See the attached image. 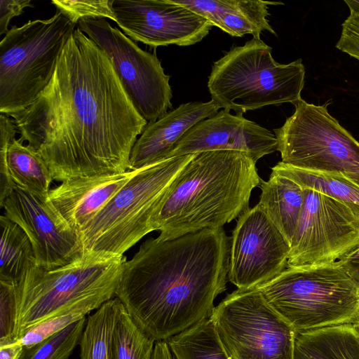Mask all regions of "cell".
Listing matches in <instances>:
<instances>
[{"instance_id":"obj_1","label":"cell","mask_w":359,"mask_h":359,"mask_svg":"<svg viewBox=\"0 0 359 359\" xmlns=\"http://www.w3.org/2000/svg\"><path fill=\"white\" fill-rule=\"evenodd\" d=\"M20 140L43 158L53 180L123 173L147 125L106 53L79 28L52 78L27 108L11 114Z\"/></svg>"},{"instance_id":"obj_2","label":"cell","mask_w":359,"mask_h":359,"mask_svg":"<svg viewBox=\"0 0 359 359\" xmlns=\"http://www.w3.org/2000/svg\"><path fill=\"white\" fill-rule=\"evenodd\" d=\"M230 243L223 228L147 239L124 262L115 297L149 337L167 341L212 315L226 288Z\"/></svg>"},{"instance_id":"obj_3","label":"cell","mask_w":359,"mask_h":359,"mask_svg":"<svg viewBox=\"0 0 359 359\" xmlns=\"http://www.w3.org/2000/svg\"><path fill=\"white\" fill-rule=\"evenodd\" d=\"M256 162L234 151L194 154L165 194L154 219V231L170 239L203 229H217L249 208L259 187Z\"/></svg>"},{"instance_id":"obj_4","label":"cell","mask_w":359,"mask_h":359,"mask_svg":"<svg viewBox=\"0 0 359 359\" xmlns=\"http://www.w3.org/2000/svg\"><path fill=\"white\" fill-rule=\"evenodd\" d=\"M257 289L297 333L359 323V281L339 261L287 266Z\"/></svg>"},{"instance_id":"obj_5","label":"cell","mask_w":359,"mask_h":359,"mask_svg":"<svg viewBox=\"0 0 359 359\" xmlns=\"http://www.w3.org/2000/svg\"><path fill=\"white\" fill-rule=\"evenodd\" d=\"M194 155L171 157L136 170L123 187L79 233L83 254L121 257L154 231L156 212L172 181Z\"/></svg>"},{"instance_id":"obj_6","label":"cell","mask_w":359,"mask_h":359,"mask_svg":"<svg viewBox=\"0 0 359 359\" xmlns=\"http://www.w3.org/2000/svg\"><path fill=\"white\" fill-rule=\"evenodd\" d=\"M272 48L252 38L233 46L212 66L208 88L220 108L243 114L269 105L302 100L305 68L301 58L277 62Z\"/></svg>"},{"instance_id":"obj_7","label":"cell","mask_w":359,"mask_h":359,"mask_svg":"<svg viewBox=\"0 0 359 359\" xmlns=\"http://www.w3.org/2000/svg\"><path fill=\"white\" fill-rule=\"evenodd\" d=\"M76 25L57 10L48 20L12 26L0 42V113L29 106L49 83Z\"/></svg>"},{"instance_id":"obj_8","label":"cell","mask_w":359,"mask_h":359,"mask_svg":"<svg viewBox=\"0 0 359 359\" xmlns=\"http://www.w3.org/2000/svg\"><path fill=\"white\" fill-rule=\"evenodd\" d=\"M126 260L88 254L55 269L34 262L15 283L18 305L16 338L29 327L93 292L117 287Z\"/></svg>"},{"instance_id":"obj_9","label":"cell","mask_w":359,"mask_h":359,"mask_svg":"<svg viewBox=\"0 0 359 359\" xmlns=\"http://www.w3.org/2000/svg\"><path fill=\"white\" fill-rule=\"evenodd\" d=\"M323 105L303 99L294 112L273 129L282 162L313 171L339 172L359 186V142Z\"/></svg>"},{"instance_id":"obj_10","label":"cell","mask_w":359,"mask_h":359,"mask_svg":"<svg viewBox=\"0 0 359 359\" xmlns=\"http://www.w3.org/2000/svg\"><path fill=\"white\" fill-rule=\"evenodd\" d=\"M210 317L229 359H294L296 332L258 289L232 292Z\"/></svg>"},{"instance_id":"obj_11","label":"cell","mask_w":359,"mask_h":359,"mask_svg":"<svg viewBox=\"0 0 359 359\" xmlns=\"http://www.w3.org/2000/svg\"><path fill=\"white\" fill-rule=\"evenodd\" d=\"M77 28L106 53L135 108L148 123L172 109L170 76L155 53L141 49L106 18L80 20Z\"/></svg>"},{"instance_id":"obj_12","label":"cell","mask_w":359,"mask_h":359,"mask_svg":"<svg viewBox=\"0 0 359 359\" xmlns=\"http://www.w3.org/2000/svg\"><path fill=\"white\" fill-rule=\"evenodd\" d=\"M304 201L293 236L287 266L339 261L359 245V217L341 201L304 189Z\"/></svg>"},{"instance_id":"obj_13","label":"cell","mask_w":359,"mask_h":359,"mask_svg":"<svg viewBox=\"0 0 359 359\" xmlns=\"http://www.w3.org/2000/svg\"><path fill=\"white\" fill-rule=\"evenodd\" d=\"M290 244L259 204L238 219L230 243L228 280L240 290L257 288L287 266Z\"/></svg>"},{"instance_id":"obj_14","label":"cell","mask_w":359,"mask_h":359,"mask_svg":"<svg viewBox=\"0 0 359 359\" xmlns=\"http://www.w3.org/2000/svg\"><path fill=\"white\" fill-rule=\"evenodd\" d=\"M116 22L134 41L153 48L196 44L213 25L172 0H113Z\"/></svg>"},{"instance_id":"obj_15","label":"cell","mask_w":359,"mask_h":359,"mask_svg":"<svg viewBox=\"0 0 359 359\" xmlns=\"http://www.w3.org/2000/svg\"><path fill=\"white\" fill-rule=\"evenodd\" d=\"M1 208L4 215L28 236L36 265L55 269L83 255L79 233L67 225L46 201L15 186Z\"/></svg>"},{"instance_id":"obj_16","label":"cell","mask_w":359,"mask_h":359,"mask_svg":"<svg viewBox=\"0 0 359 359\" xmlns=\"http://www.w3.org/2000/svg\"><path fill=\"white\" fill-rule=\"evenodd\" d=\"M211 151L242 152L257 161L277 151L276 138L270 130L223 109L190 128L169 158Z\"/></svg>"},{"instance_id":"obj_17","label":"cell","mask_w":359,"mask_h":359,"mask_svg":"<svg viewBox=\"0 0 359 359\" xmlns=\"http://www.w3.org/2000/svg\"><path fill=\"white\" fill-rule=\"evenodd\" d=\"M135 171L65 180L50 189L46 202L67 225L79 233Z\"/></svg>"},{"instance_id":"obj_18","label":"cell","mask_w":359,"mask_h":359,"mask_svg":"<svg viewBox=\"0 0 359 359\" xmlns=\"http://www.w3.org/2000/svg\"><path fill=\"white\" fill-rule=\"evenodd\" d=\"M220 107L213 101L182 104L147 123L136 140L129 159V170H135L169 158L176 144L197 123L216 114Z\"/></svg>"},{"instance_id":"obj_19","label":"cell","mask_w":359,"mask_h":359,"mask_svg":"<svg viewBox=\"0 0 359 359\" xmlns=\"http://www.w3.org/2000/svg\"><path fill=\"white\" fill-rule=\"evenodd\" d=\"M259 187L258 204L291 244L304 201V188L275 172L267 181L262 180Z\"/></svg>"},{"instance_id":"obj_20","label":"cell","mask_w":359,"mask_h":359,"mask_svg":"<svg viewBox=\"0 0 359 359\" xmlns=\"http://www.w3.org/2000/svg\"><path fill=\"white\" fill-rule=\"evenodd\" d=\"M294 359H359V324L296 332Z\"/></svg>"},{"instance_id":"obj_21","label":"cell","mask_w":359,"mask_h":359,"mask_svg":"<svg viewBox=\"0 0 359 359\" xmlns=\"http://www.w3.org/2000/svg\"><path fill=\"white\" fill-rule=\"evenodd\" d=\"M6 163L15 186L46 201L53 180L46 163L35 150L15 139L8 148Z\"/></svg>"},{"instance_id":"obj_22","label":"cell","mask_w":359,"mask_h":359,"mask_svg":"<svg viewBox=\"0 0 359 359\" xmlns=\"http://www.w3.org/2000/svg\"><path fill=\"white\" fill-rule=\"evenodd\" d=\"M304 189H312L341 201L359 217V186L339 172H325L297 168L278 162L271 168Z\"/></svg>"},{"instance_id":"obj_23","label":"cell","mask_w":359,"mask_h":359,"mask_svg":"<svg viewBox=\"0 0 359 359\" xmlns=\"http://www.w3.org/2000/svg\"><path fill=\"white\" fill-rule=\"evenodd\" d=\"M123 308L115 297L88 317L79 344L80 359H114V332Z\"/></svg>"},{"instance_id":"obj_24","label":"cell","mask_w":359,"mask_h":359,"mask_svg":"<svg viewBox=\"0 0 359 359\" xmlns=\"http://www.w3.org/2000/svg\"><path fill=\"white\" fill-rule=\"evenodd\" d=\"M117 287H109L86 295L65 306L50 318L27 330L19 340L23 346L36 344L50 335L68 327L93 310H97L104 302L115 297Z\"/></svg>"},{"instance_id":"obj_25","label":"cell","mask_w":359,"mask_h":359,"mask_svg":"<svg viewBox=\"0 0 359 359\" xmlns=\"http://www.w3.org/2000/svg\"><path fill=\"white\" fill-rule=\"evenodd\" d=\"M279 4H284L262 0H227L217 27L232 36L251 34L252 38L261 39L264 31L276 36L267 19L268 8L269 5Z\"/></svg>"},{"instance_id":"obj_26","label":"cell","mask_w":359,"mask_h":359,"mask_svg":"<svg viewBox=\"0 0 359 359\" xmlns=\"http://www.w3.org/2000/svg\"><path fill=\"white\" fill-rule=\"evenodd\" d=\"M0 227V281L16 283L34 261L32 245L25 231L4 215Z\"/></svg>"},{"instance_id":"obj_27","label":"cell","mask_w":359,"mask_h":359,"mask_svg":"<svg viewBox=\"0 0 359 359\" xmlns=\"http://www.w3.org/2000/svg\"><path fill=\"white\" fill-rule=\"evenodd\" d=\"M176 359H229L211 317L167 340Z\"/></svg>"},{"instance_id":"obj_28","label":"cell","mask_w":359,"mask_h":359,"mask_svg":"<svg viewBox=\"0 0 359 359\" xmlns=\"http://www.w3.org/2000/svg\"><path fill=\"white\" fill-rule=\"evenodd\" d=\"M155 343L123 306L114 332V359H152Z\"/></svg>"},{"instance_id":"obj_29","label":"cell","mask_w":359,"mask_h":359,"mask_svg":"<svg viewBox=\"0 0 359 359\" xmlns=\"http://www.w3.org/2000/svg\"><path fill=\"white\" fill-rule=\"evenodd\" d=\"M86 317L30 346H24L18 359H69L79 344Z\"/></svg>"},{"instance_id":"obj_30","label":"cell","mask_w":359,"mask_h":359,"mask_svg":"<svg viewBox=\"0 0 359 359\" xmlns=\"http://www.w3.org/2000/svg\"><path fill=\"white\" fill-rule=\"evenodd\" d=\"M51 3L75 25L85 18H109L116 22L113 0H53Z\"/></svg>"},{"instance_id":"obj_31","label":"cell","mask_w":359,"mask_h":359,"mask_svg":"<svg viewBox=\"0 0 359 359\" xmlns=\"http://www.w3.org/2000/svg\"><path fill=\"white\" fill-rule=\"evenodd\" d=\"M18 305L15 285L0 281V346L17 341Z\"/></svg>"},{"instance_id":"obj_32","label":"cell","mask_w":359,"mask_h":359,"mask_svg":"<svg viewBox=\"0 0 359 359\" xmlns=\"http://www.w3.org/2000/svg\"><path fill=\"white\" fill-rule=\"evenodd\" d=\"M18 133L13 119L6 115H0V189L6 192L13 187V182L10 177L7 163L6 152L11 143L15 140Z\"/></svg>"},{"instance_id":"obj_33","label":"cell","mask_w":359,"mask_h":359,"mask_svg":"<svg viewBox=\"0 0 359 359\" xmlns=\"http://www.w3.org/2000/svg\"><path fill=\"white\" fill-rule=\"evenodd\" d=\"M341 27L336 48L359 60V15L350 13Z\"/></svg>"},{"instance_id":"obj_34","label":"cell","mask_w":359,"mask_h":359,"mask_svg":"<svg viewBox=\"0 0 359 359\" xmlns=\"http://www.w3.org/2000/svg\"><path fill=\"white\" fill-rule=\"evenodd\" d=\"M33 7L30 0H1L0 1V35L6 34L10 20L22 14L24 9Z\"/></svg>"},{"instance_id":"obj_35","label":"cell","mask_w":359,"mask_h":359,"mask_svg":"<svg viewBox=\"0 0 359 359\" xmlns=\"http://www.w3.org/2000/svg\"><path fill=\"white\" fill-rule=\"evenodd\" d=\"M339 262L359 281V245Z\"/></svg>"},{"instance_id":"obj_36","label":"cell","mask_w":359,"mask_h":359,"mask_svg":"<svg viewBox=\"0 0 359 359\" xmlns=\"http://www.w3.org/2000/svg\"><path fill=\"white\" fill-rule=\"evenodd\" d=\"M23 348L19 339L13 343L0 346V359H18Z\"/></svg>"},{"instance_id":"obj_37","label":"cell","mask_w":359,"mask_h":359,"mask_svg":"<svg viewBox=\"0 0 359 359\" xmlns=\"http://www.w3.org/2000/svg\"><path fill=\"white\" fill-rule=\"evenodd\" d=\"M152 359H176L167 341H157L155 343Z\"/></svg>"},{"instance_id":"obj_38","label":"cell","mask_w":359,"mask_h":359,"mask_svg":"<svg viewBox=\"0 0 359 359\" xmlns=\"http://www.w3.org/2000/svg\"><path fill=\"white\" fill-rule=\"evenodd\" d=\"M344 2L348 6L350 13L359 15V0H346Z\"/></svg>"},{"instance_id":"obj_39","label":"cell","mask_w":359,"mask_h":359,"mask_svg":"<svg viewBox=\"0 0 359 359\" xmlns=\"http://www.w3.org/2000/svg\"><path fill=\"white\" fill-rule=\"evenodd\" d=\"M359 324V323H358Z\"/></svg>"}]
</instances>
